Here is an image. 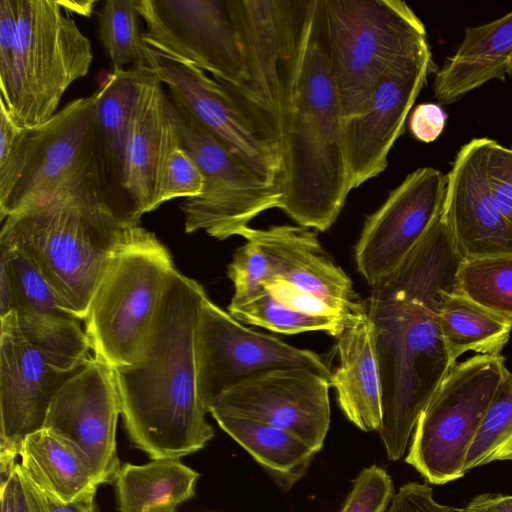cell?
I'll return each mask as SVG.
<instances>
[{
	"label": "cell",
	"mask_w": 512,
	"mask_h": 512,
	"mask_svg": "<svg viewBox=\"0 0 512 512\" xmlns=\"http://www.w3.org/2000/svg\"><path fill=\"white\" fill-rule=\"evenodd\" d=\"M462 257L441 213L421 243L363 301L373 324L382 386L378 430L387 458L404 456L416 423L456 364L440 326Z\"/></svg>",
	"instance_id": "cell-1"
},
{
	"label": "cell",
	"mask_w": 512,
	"mask_h": 512,
	"mask_svg": "<svg viewBox=\"0 0 512 512\" xmlns=\"http://www.w3.org/2000/svg\"><path fill=\"white\" fill-rule=\"evenodd\" d=\"M342 117L330 70L325 0H294L281 65L279 209L324 232L351 191Z\"/></svg>",
	"instance_id": "cell-2"
},
{
	"label": "cell",
	"mask_w": 512,
	"mask_h": 512,
	"mask_svg": "<svg viewBox=\"0 0 512 512\" xmlns=\"http://www.w3.org/2000/svg\"><path fill=\"white\" fill-rule=\"evenodd\" d=\"M206 296L199 282L176 270L141 360L113 369L129 440L150 459H180L214 437L197 381L196 332Z\"/></svg>",
	"instance_id": "cell-3"
},
{
	"label": "cell",
	"mask_w": 512,
	"mask_h": 512,
	"mask_svg": "<svg viewBox=\"0 0 512 512\" xmlns=\"http://www.w3.org/2000/svg\"><path fill=\"white\" fill-rule=\"evenodd\" d=\"M126 227L94 171L7 216L0 245L21 251L62 307L83 321Z\"/></svg>",
	"instance_id": "cell-4"
},
{
	"label": "cell",
	"mask_w": 512,
	"mask_h": 512,
	"mask_svg": "<svg viewBox=\"0 0 512 512\" xmlns=\"http://www.w3.org/2000/svg\"><path fill=\"white\" fill-rule=\"evenodd\" d=\"M176 270L170 252L153 232L140 223L124 229L83 320L95 357L112 369L141 360Z\"/></svg>",
	"instance_id": "cell-5"
},
{
	"label": "cell",
	"mask_w": 512,
	"mask_h": 512,
	"mask_svg": "<svg viewBox=\"0 0 512 512\" xmlns=\"http://www.w3.org/2000/svg\"><path fill=\"white\" fill-rule=\"evenodd\" d=\"M330 70L343 122L367 108L382 75L428 45L426 29L401 0H325Z\"/></svg>",
	"instance_id": "cell-6"
},
{
	"label": "cell",
	"mask_w": 512,
	"mask_h": 512,
	"mask_svg": "<svg viewBox=\"0 0 512 512\" xmlns=\"http://www.w3.org/2000/svg\"><path fill=\"white\" fill-rule=\"evenodd\" d=\"M17 8L14 69L1 99L18 126L32 129L47 122L69 86L88 74L93 53L57 0H17Z\"/></svg>",
	"instance_id": "cell-7"
},
{
	"label": "cell",
	"mask_w": 512,
	"mask_h": 512,
	"mask_svg": "<svg viewBox=\"0 0 512 512\" xmlns=\"http://www.w3.org/2000/svg\"><path fill=\"white\" fill-rule=\"evenodd\" d=\"M100 89L70 101L47 122L22 129L0 162V219L39 202L73 179L100 171L96 117Z\"/></svg>",
	"instance_id": "cell-8"
},
{
	"label": "cell",
	"mask_w": 512,
	"mask_h": 512,
	"mask_svg": "<svg viewBox=\"0 0 512 512\" xmlns=\"http://www.w3.org/2000/svg\"><path fill=\"white\" fill-rule=\"evenodd\" d=\"M506 369L501 354H476L451 368L421 413L405 458L427 482L464 476L466 454Z\"/></svg>",
	"instance_id": "cell-9"
},
{
	"label": "cell",
	"mask_w": 512,
	"mask_h": 512,
	"mask_svg": "<svg viewBox=\"0 0 512 512\" xmlns=\"http://www.w3.org/2000/svg\"><path fill=\"white\" fill-rule=\"evenodd\" d=\"M144 43L240 88L248 82L237 0H136Z\"/></svg>",
	"instance_id": "cell-10"
},
{
	"label": "cell",
	"mask_w": 512,
	"mask_h": 512,
	"mask_svg": "<svg viewBox=\"0 0 512 512\" xmlns=\"http://www.w3.org/2000/svg\"><path fill=\"white\" fill-rule=\"evenodd\" d=\"M172 115L180 145L190 154L204 179L202 192L185 198L180 205L186 233L204 230L211 237L224 240L238 235L262 212L279 208L282 197L279 185L265 184L256 178L173 102Z\"/></svg>",
	"instance_id": "cell-11"
},
{
	"label": "cell",
	"mask_w": 512,
	"mask_h": 512,
	"mask_svg": "<svg viewBox=\"0 0 512 512\" xmlns=\"http://www.w3.org/2000/svg\"><path fill=\"white\" fill-rule=\"evenodd\" d=\"M144 66L175 107L218 140L256 178L279 185L281 159L227 88L187 62L144 47Z\"/></svg>",
	"instance_id": "cell-12"
},
{
	"label": "cell",
	"mask_w": 512,
	"mask_h": 512,
	"mask_svg": "<svg viewBox=\"0 0 512 512\" xmlns=\"http://www.w3.org/2000/svg\"><path fill=\"white\" fill-rule=\"evenodd\" d=\"M199 394L211 401L230 386L257 374L285 367L309 369L330 381L331 370L317 353L252 330L206 296L196 332Z\"/></svg>",
	"instance_id": "cell-13"
},
{
	"label": "cell",
	"mask_w": 512,
	"mask_h": 512,
	"mask_svg": "<svg viewBox=\"0 0 512 512\" xmlns=\"http://www.w3.org/2000/svg\"><path fill=\"white\" fill-rule=\"evenodd\" d=\"M447 176L432 167L408 174L368 215L355 246L358 272L374 287L416 249L439 219Z\"/></svg>",
	"instance_id": "cell-14"
},
{
	"label": "cell",
	"mask_w": 512,
	"mask_h": 512,
	"mask_svg": "<svg viewBox=\"0 0 512 512\" xmlns=\"http://www.w3.org/2000/svg\"><path fill=\"white\" fill-rule=\"evenodd\" d=\"M330 381L306 368L272 369L242 380L216 396L209 413L221 412L289 431L316 452L330 425Z\"/></svg>",
	"instance_id": "cell-15"
},
{
	"label": "cell",
	"mask_w": 512,
	"mask_h": 512,
	"mask_svg": "<svg viewBox=\"0 0 512 512\" xmlns=\"http://www.w3.org/2000/svg\"><path fill=\"white\" fill-rule=\"evenodd\" d=\"M73 373L49 362L21 332L14 312L0 318L1 474L15 468L25 438L43 428L52 399Z\"/></svg>",
	"instance_id": "cell-16"
},
{
	"label": "cell",
	"mask_w": 512,
	"mask_h": 512,
	"mask_svg": "<svg viewBox=\"0 0 512 512\" xmlns=\"http://www.w3.org/2000/svg\"><path fill=\"white\" fill-rule=\"evenodd\" d=\"M431 60L429 45L399 59L377 82L365 111L342 123L351 190L386 169L389 152L426 82Z\"/></svg>",
	"instance_id": "cell-17"
},
{
	"label": "cell",
	"mask_w": 512,
	"mask_h": 512,
	"mask_svg": "<svg viewBox=\"0 0 512 512\" xmlns=\"http://www.w3.org/2000/svg\"><path fill=\"white\" fill-rule=\"evenodd\" d=\"M119 415L113 369L93 356L57 391L43 428L75 443L89 459L97 483L111 484L121 468L116 449Z\"/></svg>",
	"instance_id": "cell-18"
},
{
	"label": "cell",
	"mask_w": 512,
	"mask_h": 512,
	"mask_svg": "<svg viewBox=\"0 0 512 512\" xmlns=\"http://www.w3.org/2000/svg\"><path fill=\"white\" fill-rule=\"evenodd\" d=\"M293 5L294 0H237L248 82L224 85L277 151L281 65Z\"/></svg>",
	"instance_id": "cell-19"
},
{
	"label": "cell",
	"mask_w": 512,
	"mask_h": 512,
	"mask_svg": "<svg viewBox=\"0 0 512 512\" xmlns=\"http://www.w3.org/2000/svg\"><path fill=\"white\" fill-rule=\"evenodd\" d=\"M488 143L483 137L464 144L446 175L442 215L462 259L512 254V225L487 182Z\"/></svg>",
	"instance_id": "cell-20"
},
{
	"label": "cell",
	"mask_w": 512,
	"mask_h": 512,
	"mask_svg": "<svg viewBox=\"0 0 512 512\" xmlns=\"http://www.w3.org/2000/svg\"><path fill=\"white\" fill-rule=\"evenodd\" d=\"M140 68L138 93L130 126L123 193L125 218L139 224L154 210L164 163L179 142L172 102L164 85L145 67Z\"/></svg>",
	"instance_id": "cell-21"
},
{
	"label": "cell",
	"mask_w": 512,
	"mask_h": 512,
	"mask_svg": "<svg viewBox=\"0 0 512 512\" xmlns=\"http://www.w3.org/2000/svg\"><path fill=\"white\" fill-rule=\"evenodd\" d=\"M13 277L17 324L25 337L57 369L73 373L89 358L90 346L80 320L60 304L54 291L19 250L0 245Z\"/></svg>",
	"instance_id": "cell-22"
},
{
	"label": "cell",
	"mask_w": 512,
	"mask_h": 512,
	"mask_svg": "<svg viewBox=\"0 0 512 512\" xmlns=\"http://www.w3.org/2000/svg\"><path fill=\"white\" fill-rule=\"evenodd\" d=\"M237 236L258 244L272 264V277L314 295L340 314L350 317L358 308L350 277L321 246L309 228L275 225L266 229L245 227Z\"/></svg>",
	"instance_id": "cell-23"
},
{
	"label": "cell",
	"mask_w": 512,
	"mask_h": 512,
	"mask_svg": "<svg viewBox=\"0 0 512 512\" xmlns=\"http://www.w3.org/2000/svg\"><path fill=\"white\" fill-rule=\"evenodd\" d=\"M338 365L330 385L339 407L360 430H379L382 423V386L373 324L363 301L336 337Z\"/></svg>",
	"instance_id": "cell-24"
},
{
	"label": "cell",
	"mask_w": 512,
	"mask_h": 512,
	"mask_svg": "<svg viewBox=\"0 0 512 512\" xmlns=\"http://www.w3.org/2000/svg\"><path fill=\"white\" fill-rule=\"evenodd\" d=\"M512 75V11L478 26L466 27L455 53L436 71L433 93L452 104L491 80Z\"/></svg>",
	"instance_id": "cell-25"
},
{
	"label": "cell",
	"mask_w": 512,
	"mask_h": 512,
	"mask_svg": "<svg viewBox=\"0 0 512 512\" xmlns=\"http://www.w3.org/2000/svg\"><path fill=\"white\" fill-rule=\"evenodd\" d=\"M140 69H113L100 88L96 142L100 175L117 218H125L123 193L127 144L138 93Z\"/></svg>",
	"instance_id": "cell-26"
},
{
	"label": "cell",
	"mask_w": 512,
	"mask_h": 512,
	"mask_svg": "<svg viewBox=\"0 0 512 512\" xmlns=\"http://www.w3.org/2000/svg\"><path fill=\"white\" fill-rule=\"evenodd\" d=\"M19 465L40 491L64 503L99 486L86 454L75 443L45 428L25 438Z\"/></svg>",
	"instance_id": "cell-27"
},
{
	"label": "cell",
	"mask_w": 512,
	"mask_h": 512,
	"mask_svg": "<svg viewBox=\"0 0 512 512\" xmlns=\"http://www.w3.org/2000/svg\"><path fill=\"white\" fill-rule=\"evenodd\" d=\"M210 414L284 491H289L306 474L317 453L289 431L221 412Z\"/></svg>",
	"instance_id": "cell-28"
},
{
	"label": "cell",
	"mask_w": 512,
	"mask_h": 512,
	"mask_svg": "<svg viewBox=\"0 0 512 512\" xmlns=\"http://www.w3.org/2000/svg\"><path fill=\"white\" fill-rule=\"evenodd\" d=\"M199 474L179 458L125 463L114 482L119 512H146L156 505H176L195 494Z\"/></svg>",
	"instance_id": "cell-29"
},
{
	"label": "cell",
	"mask_w": 512,
	"mask_h": 512,
	"mask_svg": "<svg viewBox=\"0 0 512 512\" xmlns=\"http://www.w3.org/2000/svg\"><path fill=\"white\" fill-rule=\"evenodd\" d=\"M440 326L454 363L464 353L500 355L512 331V320L471 301L457 289L444 295Z\"/></svg>",
	"instance_id": "cell-30"
},
{
	"label": "cell",
	"mask_w": 512,
	"mask_h": 512,
	"mask_svg": "<svg viewBox=\"0 0 512 512\" xmlns=\"http://www.w3.org/2000/svg\"><path fill=\"white\" fill-rule=\"evenodd\" d=\"M456 289L483 308L512 320V254L462 259Z\"/></svg>",
	"instance_id": "cell-31"
},
{
	"label": "cell",
	"mask_w": 512,
	"mask_h": 512,
	"mask_svg": "<svg viewBox=\"0 0 512 512\" xmlns=\"http://www.w3.org/2000/svg\"><path fill=\"white\" fill-rule=\"evenodd\" d=\"M507 460L512 461V373L508 369L468 449L464 470Z\"/></svg>",
	"instance_id": "cell-32"
},
{
	"label": "cell",
	"mask_w": 512,
	"mask_h": 512,
	"mask_svg": "<svg viewBox=\"0 0 512 512\" xmlns=\"http://www.w3.org/2000/svg\"><path fill=\"white\" fill-rule=\"evenodd\" d=\"M97 15L99 38L113 69L143 66L145 43L136 0H106Z\"/></svg>",
	"instance_id": "cell-33"
},
{
	"label": "cell",
	"mask_w": 512,
	"mask_h": 512,
	"mask_svg": "<svg viewBox=\"0 0 512 512\" xmlns=\"http://www.w3.org/2000/svg\"><path fill=\"white\" fill-rule=\"evenodd\" d=\"M228 312L241 323L288 335L323 331L337 337L350 320L296 311L278 302L266 289L243 305L228 307Z\"/></svg>",
	"instance_id": "cell-34"
},
{
	"label": "cell",
	"mask_w": 512,
	"mask_h": 512,
	"mask_svg": "<svg viewBox=\"0 0 512 512\" xmlns=\"http://www.w3.org/2000/svg\"><path fill=\"white\" fill-rule=\"evenodd\" d=\"M272 264L264 250L255 242L239 247L227 267L234 286L228 307L243 305L265 291L264 283L272 277Z\"/></svg>",
	"instance_id": "cell-35"
},
{
	"label": "cell",
	"mask_w": 512,
	"mask_h": 512,
	"mask_svg": "<svg viewBox=\"0 0 512 512\" xmlns=\"http://www.w3.org/2000/svg\"><path fill=\"white\" fill-rule=\"evenodd\" d=\"M203 186L204 179L198 166L179 143L170 151L164 163L154 210L174 198L198 196Z\"/></svg>",
	"instance_id": "cell-36"
},
{
	"label": "cell",
	"mask_w": 512,
	"mask_h": 512,
	"mask_svg": "<svg viewBox=\"0 0 512 512\" xmlns=\"http://www.w3.org/2000/svg\"><path fill=\"white\" fill-rule=\"evenodd\" d=\"M394 495L391 476L385 469L372 465L353 480L340 512H386Z\"/></svg>",
	"instance_id": "cell-37"
},
{
	"label": "cell",
	"mask_w": 512,
	"mask_h": 512,
	"mask_svg": "<svg viewBox=\"0 0 512 512\" xmlns=\"http://www.w3.org/2000/svg\"><path fill=\"white\" fill-rule=\"evenodd\" d=\"M486 173L491 194L512 225V148L489 139Z\"/></svg>",
	"instance_id": "cell-38"
},
{
	"label": "cell",
	"mask_w": 512,
	"mask_h": 512,
	"mask_svg": "<svg viewBox=\"0 0 512 512\" xmlns=\"http://www.w3.org/2000/svg\"><path fill=\"white\" fill-rule=\"evenodd\" d=\"M18 37L17 0H0V90L8 92L15 61Z\"/></svg>",
	"instance_id": "cell-39"
},
{
	"label": "cell",
	"mask_w": 512,
	"mask_h": 512,
	"mask_svg": "<svg viewBox=\"0 0 512 512\" xmlns=\"http://www.w3.org/2000/svg\"><path fill=\"white\" fill-rule=\"evenodd\" d=\"M264 288L278 302L299 312L317 316L339 318L343 320H349L354 314L353 313L350 317H346L322 299L314 295L301 292L278 278H270L265 281Z\"/></svg>",
	"instance_id": "cell-40"
},
{
	"label": "cell",
	"mask_w": 512,
	"mask_h": 512,
	"mask_svg": "<svg viewBox=\"0 0 512 512\" xmlns=\"http://www.w3.org/2000/svg\"><path fill=\"white\" fill-rule=\"evenodd\" d=\"M447 118L448 115L441 105L421 103L412 111L409 129L415 139L431 143L443 132Z\"/></svg>",
	"instance_id": "cell-41"
},
{
	"label": "cell",
	"mask_w": 512,
	"mask_h": 512,
	"mask_svg": "<svg viewBox=\"0 0 512 512\" xmlns=\"http://www.w3.org/2000/svg\"><path fill=\"white\" fill-rule=\"evenodd\" d=\"M16 473L19 512H47L39 490L24 474L19 461Z\"/></svg>",
	"instance_id": "cell-42"
},
{
	"label": "cell",
	"mask_w": 512,
	"mask_h": 512,
	"mask_svg": "<svg viewBox=\"0 0 512 512\" xmlns=\"http://www.w3.org/2000/svg\"><path fill=\"white\" fill-rule=\"evenodd\" d=\"M39 492L47 512H97V489L91 490L67 503L61 502L40 490Z\"/></svg>",
	"instance_id": "cell-43"
},
{
	"label": "cell",
	"mask_w": 512,
	"mask_h": 512,
	"mask_svg": "<svg viewBox=\"0 0 512 512\" xmlns=\"http://www.w3.org/2000/svg\"><path fill=\"white\" fill-rule=\"evenodd\" d=\"M459 512H512V495L481 494L472 498Z\"/></svg>",
	"instance_id": "cell-44"
},
{
	"label": "cell",
	"mask_w": 512,
	"mask_h": 512,
	"mask_svg": "<svg viewBox=\"0 0 512 512\" xmlns=\"http://www.w3.org/2000/svg\"><path fill=\"white\" fill-rule=\"evenodd\" d=\"M14 286L6 255L0 251V318L13 312Z\"/></svg>",
	"instance_id": "cell-45"
},
{
	"label": "cell",
	"mask_w": 512,
	"mask_h": 512,
	"mask_svg": "<svg viewBox=\"0 0 512 512\" xmlns=\"http://www.w3.org/2000/svg\"><path fill=\"white\" fill-rule=\"evenodd\" d=\"M16 467L9 473L1 474L0 512H19Z\"/></svg>",
	"instance_id": "cell-46"
},
{
	"label": "cell",
	"mask_w": 512,
	"mask_h": 512,
	"mask_svg": "<svg viewBox=\"0 0 512 512\" xmlns=\"http://www.w3.org/2000/svg\"><path fill=\"white\" fill-rule=\"evenodd\" d=\"M60 6L69 13H76L84 17H90L93 13L96 1H67L57 0Z\"/></svg>",
	"instance_id": "cell-47"
},
{
	"label": "cell",
	"mask_w": 512,
	"mask_h": 512,
	"mask_svg": "<svg viewBox=\"0 0 512 512\" xmlns=\"http://www.w3.org/2000/svg\"><path fill=\"white\" fill-rule=\"evenodd\" d=\"M176 508V505L163 504L149 507L146 512H176Z\"/></svg>",
	"instance_id": "cell-48"
},
{
	"label": "cell",
	"mask_w": 512,
	"mask_h": 512,
	"mask_svg": "<svg viewBox=\"0 0 512 512\" xmlns=\"http://www.w3.org/2000/svg\"><path fill=\"white\" fill-rule=\"evenodd\" d=\"M512 148V147H511Z\"/></svg>",
	"instance_id": "cell-49"
}]
</instances>
